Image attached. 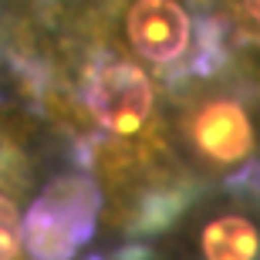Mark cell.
<instances>
[{"label":"cell","mask_w":260,"mask_h":260,"mask_svg":"<svg viewBox=\"0 0 260 260\" xmlns=\"http://www.w3.org/2000/svg\"><path fill=\"white\" fill-rule=\"evenodd\" d=\"M81 102L98 128L112 135H139L152 115V85L132 61L98 58L81 78Z\"/></svg>","instance_id":"cell-1"},{"label":"cell","mask_w":260,"mask_h":260,"mask_svg":"<svg viewBox=\"0 0 260 260\" xmlns=\"http://www.w3.org/2000/svg\"><path fill=\"white\" fill-rule=\"evenodd\" d=\"M125 38L152 64H173L189 48V17L176 0H135L125 14Z\"/></svg>","instance_id":"cell-2"},{"label":"cell","mask_w":260,"mask_h":260,"mask_svg":"<svg viewBox=\"0 0 260 260\" xmlns=\"http://www.w3.org/2000/svg\"><path fill=\"white\" fill-rule=\"evenodd\" d=\"M189 135H193L196 152L213 166H233L247 159L253 149V128L243 108L230 98H213L196 108L189 118Z\"/></svg>","instance_id":"cell-3"},{"label":"cell","mask_w":260,"mask_h":260,"mask_svg":"<svg viewBox=\"0 0 260 260\" xmlns=\"http://www.w3.org/2000/svg\"><path fill=\"white\" fill-rule=\"evenodd\" d=\"M260 233L243 216H220L203 230V257L206 260H253Z\"/></svg>","instance_id":"cell-4"},{"label":"cell","mask_w":260,"mask_h":260,"mask_svg":"<svg viewBox=\"0 0 260 260\" xmlns=\"http://www.w3.org/2000/svg\"><path fill=\"white\" fill-rule=\"evenodd\" d=\"M30 210L20 213L10 179H0V260H38L30 237Z\"/></svg>","instance_id":"cell-5"},{"label":"cell","mask_w":260,"mask_h":260,"mask_svg":"<svg viewBox=\"0 0 260 260\" xmlns=\"http://www.w3.org/2000/svg\"><path fill=\"white\" fill-rule=\"evenodd\" d=\"M243 10H247V17L260 27V0H243Z\"/></svg>","instance_id":"cell-6"}]
</instances>
